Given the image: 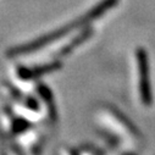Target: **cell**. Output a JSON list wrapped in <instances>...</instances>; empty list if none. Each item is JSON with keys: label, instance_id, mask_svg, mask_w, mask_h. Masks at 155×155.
Instances as JSON below:
<instances>
[{"label": "cell", "instance_id": "6da1fadb", "mask_svg": "<svg viewBox=\"0 0 155 155\" xmlns=\"http://www.w3.org/2000/svg\"><path fill=\"white\" fill-rule=\"evenodd\" d=\"M119 4V0H101L100 3H98L97 5H94L89 11H87L84 15L80 16L76 21L70 22L67 25H65L64 27H60L59 29H55L38 39H34L29 43H26L23 45H18L14 49H11L8 54L9 56H18L22 54H28V53H33L37 51L42 48H44L45 45H48L49 43H54L58 39L62 38L64 35H66L68 32H72L74 29H80L82 27H87L89 23H92L93 21L98 20L99 17H101L105 12H107L109 10H111L112 8H115Z\"/></svg>", "mask_w": 155, "mask_h": 155}, {"label": "cell", "instance_id": "7a4b0ae2", "mask_svg": "<svg viewBox=\"0 0 155 155\" xmlns=\"http://www.w3.org/2000/svg\"><path fill=\"white\" fill-rule=\"evenodd\" d=\"M136 59H137V66H138V74H139V93H140V100L143 105L149 106L151 104L153 97H151V88H150V70H149V62L148 56L144 49H137L136 51Z\"/></svg>", "mask_w": 155, "mask_h": 155}, {"label": "cell", "instance_id": "3957f363", "mask_svg": "<svg viewBox=\"0 0 155 155\" xmlns=\"http://www.w3.org/2000/svg\"><path fill=\"white\" fill-rule=\"evenodd\" d=\"M58 68H60V64L59 62H50V64H45V65H42V66H35V67H20L17 70V76L22 80H33V78H37L39 76H43L45 73H49V72H54L56 71Z\"/></svg>", "mask_w": 155, "mask_h": 155}, {"label": "cell", "instance_id": "277c9868", "mask_svg": "<svg viewBox=\"0 0 155 155\" xmlns=\"http://www.w3.org/2000/svg\"><path fill=\"white\" fill-rule=\"evenodd\" d=\"M92 33H93V31H92L91 28H84L78 35H76L70 43H67V44L58 53V56H66V55H68L70 53H72L77 47H80L81 44H83V43L88 39V38L92 35Z\"/></svg>", "mask_w": 155, "mask_h": 155}]
</instances>
